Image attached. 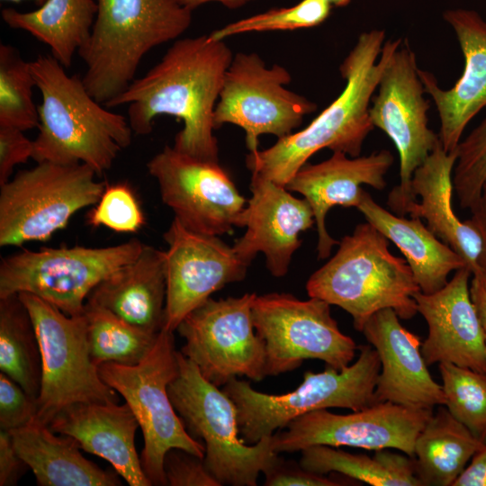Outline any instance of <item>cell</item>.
<instances>
[{
	"label": "cell",
	"mask_w": 486,
	"mask_h": 486,
	"mask_svg": "<svg viewBox=\"0 0 486 486\" xmlns=\"http://www.w3.org/2000/svg\"><path fill=\"white\" fill-rule=\"evenodd\" d=\"M232 58L224 40L209 34L176 39L158 63L104 106L127 105V119L135 135L149 134L158 115H172L184 122L173 148L204 161L219 162L213 114Z\"/></svg>",
	"instance_id": "obj_1"
},
{
	"label": "cell",
	"mask_w": 486,
	"mask_h": 486,
	"mask_svg": "<svg viewBox=\"0 0 486 486\" xmlns=\"http://www.w3.org/2000/svg\"><path fill=\"white\" fill-rule=\"evenodd\" d=\"M384 32L360 34L340 65L346 86L339 96L307 127L278 140L268 148L249 152L246 165L251 173L285 186L309 158L323 148L352 158L361 153L363 143L374 128L370 102L383 68L401 40H387Z\"/></svg>",
	"instance_id": "obj_2"
},
{
	"label": "cell",
	"mask_w": 486,
	"mask_h": 486,
	"mask_svg": "<svg viewBox=\"0 0 486 486\" xmlns=\"http://www.w3.org/2000/svg\"><path fill=\"white\" fill-rule=\"evenodd\" d=\"M31 70L42 102L39 133L33 140L37 163H83L97 176L109 170L132 141L128 119L107 110L85 87L82 76H68L51 55H39Z\"/></svg>",
	"instance_id": "obj_3"
},
{
	"label": "cell",
	"mask_w": 486,
	"mask_h": 486,
	"mask_svg": "<svg viewBox=\"0 0 486 486\" xmlns=\"http://www.w3.org/2000/svg\"><path fill=\"white\" fill-rule=\"evenodd\" d=\"M91 34L78 55L86 64L82 81L100 104L124 92L144 56L176 40L191 25L192 11L176 0H96Z\"/></svg>",
	"instance_id": "obj_4"
},
{
	"label": "cell",
	"mask_w": 486,
	"mask_h": 486,
	"mask_svg": "<svg viewBox=\"0 0 486 486\" xmlns=\"http://www.w3.org/2000/svg\"><path fill=\"white\" fill-rule=\"evenodd\" d=\"M306 291L345 310L362 332L368 319L383 309L402 320L413 318V295L420 288L407 261L394 256L388 238L366 221L341 239L337 253L310 276Z\"/></svg>",
	"instance_id": "obj_5"
},
{
	"label": "cell",
	"mask_w": 486,
	"mask_h": 486,
	"mask_svg": "<svg viewBox=\"0 0 486 486\" xmlns=\"http://www.w3.org/2000/svg\"><path fill=\"white\" fill-rule=\"evenodd\" d=\"M358 350L354 364L342 370L327 366L320 373L307 371L302 382L284 394L263 393L246 381L231 379L222 391L237 407L243 441L256 444L314 410L343 408L358 411L375 404L374 394L381 370L379 355L370 345H362Z\"/></svg>",
	"instance_id": "obj_6"
},
{
	"label": "cell",
	"mask_w": 486,
	"mask_h": 486,
	"mask_svg": "<svg viewBox=\"0 0 486 486\" xmlns=\"http://www.w3.org/2000/svg\"><path fill=\"white\" fill-rule=\"evenodd\" d=\"M178 363L168 395L188 434L203 444L206 469L220 486H256L259 474L279 454L273 449L272 436L246 444L239 437L234 401L180 351Z\"/></svg>",
	"instance_id": "obj_7"
},
{
	"label": "cell",
	"mask_w": 486,
	"mask_h": 486,
	"mask_svg": "<svg viewBox=\"0 0 486 486\" xmlns=\"http://www.w3.org/2000/svg\"><path fill=\"white\" fill-rule=\"evenodd\" d=\"M97 369L102 380L124 398L140 424L144 438L140 464L152 485H166L163 463L169 449L204 457L203 444L188 434L168 395L179 369L173 331L162 328L140 363H104Z\"/></svg>",
	"instance_id": "obj_8"
},
{
	"label": "cell",
	"mask_w": 486,
	"mask_h": 486,
	"mask_svg": "<svg viewBox=\"0 0 486 486\" xmlns=\"http://www.w3.org/2000/svg\"><path fill=\"white\" fill-rule=\"evenodd\" d=\"M89 166L40 162L0 185V246L49 240L78 211L95 205L106 184Z\"/></svg>",
	"instance_id": "obj_9"
},
{
	"label": "cell",
	"mask_w": 486,
	"mask_h": 486,
	"mask_svg": "<svg viewBox=\"0 0 486 486\" xmlns=\"http://www.w3.org/2000/svg\"><path fill=\"white\" fill-rule=\"evenodd\" d=\"M145 244L131 238L102 248L83 246L23 249L0 262V298L33 294L68 316L84 312L90 292L133 261Z\"/></svg>",
	"instance_id": "obj_10"
},
{
	"label": "cell",
	"mask_w": 486,
	"mask_h": 486,
	"mask_svg": "<svg viewBox=\"0 0 486 486\" xmlns=\"http://www.w3.org/2000/svg\"><path fill=\"white\" fill-rule=\"evenodd\" d=\"M18 294L31 315L41 355L36 418L49 425L73 403L118 402L116 391L102 380L91 358L84 312L68 316L33 294Z\"/></svg>",
	"instance_id": "obj_11"
},
{
	"label": "cell",
	"mask_w": 486,
	"mask_h": 486,
	"mask_svg": "<svg viewBox=\"0 0 486 486\" xmlns=\"http://www.w3.org/2000/svg\"><path fill=\"white\" fill-rule=\"evenodd\" d=\"M252 316L265 343L266 376L292 371L308 359L342 370L358 349L339 329L330 304L319 298L302 301L285 292L256 295Z\"/></svg>",
	"instance_id": "obj_12"
},
{
	"label": "cell",
	"mask_w": 486,
	"mask_h": 486,
	"mask_svg": "<svg viewBox=\"0 0 486 486\" xmlns=\"http://www.w3.org/2000/svg\"><path fill=\"white\" fill-rule=\"evenodd\" d=\"M256 295L210 297L176 329L185 340L180 352L218 387L238 376L256 382L266 376L265 343L256 331L252 316Z\"/></svg>",
	"instance_id": "obj_13"
},
{
	"label": "cell",
	"mask_w": 486,
	"mask_h": 486,
	"mask_svg": "<svg viewBox=\"0 0 486 486\" xmlns=\"http://www.w3.org/2000/svg\"><path fill=\"white\" fill-rule=\"evenodd\" d=\"M291 80L284 67L268 68L257 53H237L226 71L214 110L215 129L225 123L243 129L249 152L258 149L263 134L278 139L292 134L317 105L285 88Z\"/></svg>",
	"instance_id": "obj_14"
},
{
	"label": "cell",
	"mask_w": 486,
	"mask_h": 486,
	"mask_svg": "<svg viewBox=\"0 0 486 486\" xmlns=\"http://www.w3.org/2000/svg\"><path fill=\"white\" fill-rule=\"evenodd\" d=\"M415 53L402 42L383 68L369 113L372 124L392 140L400 156V183L387 203L397 214H407L416 202L411 188L414 171L440 141L428 126V103L418 73Z\"/></svg>",
	"instance_id": "obj_15"
},
{
	"label": "cell",
	"mask_w": 486,
	"mask_h": 486,
	"mask_svg": "<svg viewBox=\"0 0 486 486\" xmlns=\"http://www.w3.org/2000/svg\"><path fill=\"white\" fill-rule=\"evenodd\" d=\"M433 409H412L392 402H378L350 414L328 409L309 412L272 435L276 454L294 453L323 445L367 450L397 449L414 456L415 441Z\"/></svg>",
	"instance_id": "obj_16"
},
{
	"label": "cell",
	"mask_w": 486,
	"mask_h": 486,
	"mask_svg": "<svg viewBox=\"0 0 486 486\" xmlns=\"http://www.w3.org/2000/svg\"><path fill=\"white\" fill-rule=\"evenodd\" d=\"M162 202L186 229L232 234L247 202L219 162L204 161L166 146L148 163Z\"/></svg>",
	"instance_id": "obj_17"
},
{
	"label": "cell",
	"mask_w": 486,
	"mask_h": 486,
	"mask_svg": "<svg viewBox=\"0 0 486 486\" xmlns=\"http://www.w3.org/2000/svg\"><path fill=\"white\" fill-rule=\"evenodd\" d=\"M163 238L167 245L163 328L174 332L213 292L242 281L248 266L219 236L192 231L176 218Z\"/></svg>",
	"instance_id": "obj_18"
},
{
	"label": "cell",
	"mask_w": 486,
	"mask_h": 486,
	"mask_svg": "<svg viewBox=\"0 0 486 486\" xmlns=\"http://www.w3.org/2000/svg\"><path fill=\"white\" fill-rule=\"evenodd\" d=\"M251 175V197L238 224L246 231L232 248L248 266L258 253L264 254L270 274L282 277L302 244L300 234L315 223L313 212L306 199L293 196L285 186Z\"/></svg>",
	"instance_id": "obj_19"
},
{
	"label": "cell",
	"mask_w": 486,
	"mask_h": 486,
	"mask_svg": "<svg viewBox=\"0 0 486 486\" xmlns=\"http://www.w3.org/2000/svg\"><path fill=\"white\" fill-rule=\"evenodd\" d=\"M471 274L464 266L440 290L413 295L428 327L421 345L428 365L450 363L486 374V339L470 295Z\"/></svg>",
	"instance_id": "obj_20"
},
{
	"label": "cell",
	"mask_w": 486,
	"mask_h": 486,
	"mask_svg": "<svg viewBox=\"0 0 486 486\" xmlns=\"http://www.w3.org/2000/svg\"><path fill=\"white\" fill-rule=\"evenodd\" d=\"M399 319L392 309H383L373 314L362 330L381 362L374 402L412 409L446 405L443 387L432 378L422 356L419 337Z\"/></svg>",
	"instance_id": "obj_21"
},
{
	"label": "cell",
	"mask_w": 486,
	"mask_h": 486,
	"mask_svg": "<svg viewBox=\"0 0 486 486\" xmlns=\"http://www.w3.org/2000/svg\"><path fill=\"white\" fill-rule=\"evenodd\" d=\"M392 163V154L385 149L352 158L337 151L320 163H306L288 182L286 189L303 195L312 209L319 259L327 258L333 246L339 244L327 230L328 212L337 205L357 208L364 192V184L383 189L384 176Z\"/></svg>",
	"instance_id": "obj_22"
},
{
	"label": "cell",
	"mask_w": 486,
	"mask_h": 486,
	"mask_svg": "<svg viewBox=\"0 0 486 486\" xmlns=\"http://www.w3.org/2000/svg\"><path fill=\"white\" fill-rule=\"evenodd\" d=\"M444 18L454 30L463 51V75L452 88L444 90L431 73L419 68L418 73L436 106L442 146L451 152L469 122L486 106V22L476 12L464 9L446 11Z\"/></svg>",
	"instance_id": "obj_23"
},
{
	"label": "cell",
	"mask_w": 486,
	"mask_h": 486,
	"mask_svg": "<svg viewBox=\"0 0 486 486\" xmlns=\"http://www.w3.org/2000/svg\"><path fill=\"white\" fill-rule=\"evenodd\" d=\"M49 427L73 437L80 449L109 462L129 485H152L135 446L140 424L126 402L73 403L61 409Z\"/></svg>",
	"instance_id": "obj_24"
},
{
	"label": "cell",
	"mask_w": 486,
	"mask_h": 486,
	"mask_svg": "<svg viewBox=\"0 0 486 486\" xmlns=\"http://www.w3.org/2000/svg\"><path fill=\"white\" fill-rule=\"evenodd\" d=\"M456 160L457 149L446 152L439 141L413 173L411 188L420 202H412L407 213L424 219L427 227L461 256L472 274L484 268L483 247L472 220L463 221L453 211V171Z\"/></svg>",
	"instance_id": "obj_25"
},
{
	"label": "cell",
	"mask_w": 486,
	"mask_h": 486,
	"mask_svg": "<svg viewBox=\"0 0 486 486\" xmlns=\"http://www.w3.org/2000/svg\"><path fill=\"white\" fill-rule=\"evenodd\" d=\"M166 299L165 251L145 244L137 258L99 283L86 302L143 331L158 334L164 325Z\"/></svg>",
	"instance_id": "obj_26"
},
{
	"label": "cell",
	"mask_w": 486,
	"mask_h": 486,
	"mask_svg": "<svg viewBox=\"0 0 486 486\" xmlns=\"http://www.w3.org/2000/svg\"><path fill=\"white\" fill-rule=\"evenodd\" d=\"M14 446L32 471L40 486H117L120 475L104 471L86 459L77 442L57 436L37 418L9 431Z\"/></svg>",
	"instance_id": "obj_27"
},
{
	"label": "cell",
	"mask_w": 486,
	"mask_h": 486,
	"mask_svg": "<svg viewBox=\"0 0 486 486\" xmlns=\"http://www.w3.org/2000/svg\"><path fill=\"white\" fill-rule=\"evenodd\" d=\"M357 209L367 222L400 250L423 293L440 290L451 272L466 266L461 256L441 241L420 218L394 215L365 191Z\"/></svg>",
	"instance_id": "obj_28"
},
{
	"label": "cell",
	"mask_w": 486,
	"mask_h": 486,
	"mask_svg": "<svg viewBox=\"0 0 486 486\" xmlns=\"http://www.w3.org/2000/svg\"><path fill=\"white\" fill-rule=\"evenodd\" d=\"M97 9L94 0H47L36 10L4 8L1 15L9 27L25 31L48 45L51 56L68 68L90 37Z\"/></svg>",
	"instance_id": "obj_29"
},
{
	"label": "cell",
	"mask_w": 486,
	"mask_h": 486,
	"mask_svg": "<svg viewBox=\"0 0 486 486\" xmlns=\"http://www.w3.org/2000/svg\"><path fill=\"white\" fill-rule=\"evenodd\" d=\"M485 446L441 407L415 441V474L422 486H453L467 463Z\"/></svg>",
	"instance_id": "obj_30"
},
{
	"label": "cell",
	"mask_w": 486,
	"mask_h": 486,
	"mask_svg": "<svg viewBox=\"0 0 486 486\" xmlns=\"http://www.w3.org/2000/svg\"><path fill=\"white\" fill-rule=\"evenodd\" d=\"M301 453L300 464L317 474L338 472L373 486H422L415 474L413 458L388 449L375 450L369 456L317 445Z\"/></svg>",
	"instance_id": "obj_31"
},
{
	"label": "cell",
	"mask_w": 486,
	"mask_h": 486,
	"mask_svg": "<svg viewBox=\"0 0 486 486\" xmlns=\"http://www.w3.org/2000/svg\"><path fill=\"white\" fill-rule=\"evenodd\" d=\"M0 370L37 400L41 355L31 315L18 293L0 298Z\"/></svg>",
	"instance_id": "obj_32"
},
{
	"label": "cell",
	"mask_w": 486,
	"mask_h": 486,
	"mask_svg": "<svg viewBox=\"0 0 486 486\" xmlns=\"http://www.w3.org/2000/svg\"><path fill=\"white\" fill-rule=\"evenodd\" d=\"M84 314L90 356L96 366L104 363L129 365L140 363L159 334L143 331L111 311L86 302Z\"/></svg>",
	"instance_id": "obj_33"
},
{
	"label": "cell",
	"mask_w": 486,
	"mask_h": 486,
	"mask_svg": "<svg viewBox=\"0 0 486 486\" xmlns=\"http://www.w3.org/2000/svg\"><path fill=\"white\" fill-rule=\"evenodd\" d=\"M36 86L31 62L19 50L0 44V126L28 130L39 126L38 106L32 96Z\"/></svg>",
	"instance_id": "obj_34"
},
{
	"label": "cell",
	"mask_w": 486,
	"mask_h": 486,
	"mask_svg": "<svg viewBox=\"0 0 486 486\" xmlns=\"http://www.w3.org/2000/svg\"><path fill=\"white\" fill-rule=\"evenodd\" d=\"M448 411L486 445V374L450 363L439 364Z\"/></svg>",
	"instance_id": "obj_35"
},
{
	"label": "cell",
	"mask_w": 486,
	"mask_h": 486,
	"mask_svg": "<svg viewBox=\"0 0 486 486\" xmlns=\"http://www.w3.org/2000/svg\"><path fill=\"white\" fill-rule=\"evenodd\" d=\"M331 4L326 0H302L291 7L266 12L229 23L209 35L214 40L247 33L291 31L310 28L322 23L329 15Z\"/></svg>",
	"instance_id": "obj_36"
},
{
	"label": "cell",
	"mask_w": 486,
	"mask_h": 486,
	"mask_svg": "<svg viewBox=\"0 0 486 486\" xmlns=\"http://www.w3.org/2000/svg\"><path fill=\"white\" fill-rule=\"evenodd\" d=\"M453 185L463 209L478 201L486 182V118L457 148Z\"/></svg>",
	"instance_id": "obj_37"
},
{
	"label": "cell",
	"mask_w": 486,
	"mask_h": 486,
	"mask_svg": "<svg viewBox=\"0 0 486 486\" xmlns=\"http://www.w3.org/2000/svg\"><path fill=\"white\" fill-rule=\"evenodd\" d=\"M92 227H105L116 232L135 233L145 224V216L132 189L127 184H106L87 215Z\"/></svg>",
	"instance_id": "obj_38"
},
{
	"label": "cell",
	"mask_w": 486,
	"mask_h": 486,
	"mask_svg": "<svg viewBox=\"0 0 486 486\" xmlns=\"http://www.w3.org/2000/svg\"><path fill=\"white\" fill-rule=\"evenodd\" d=\"M37 418V400L17 382L0 373V428L11 431L26 426Z\"/></svg>",
	"instance_id": "obj_39"
},
{
	"label": "cell",
	"mask_w": 486,
	"mask_h": 486,
	"mask_svg": "<svg viewBox=\"0 0 486 486\" xmlns=\"http://www.w3.org/2000/svg\"><path fill=\"white\" fill-rule=\"evenodd\" d=\"M163 468L169 486H220L206 469L202 457L182 448L166 453Z\"/></svg>",
	"instance_id": "obj_40"
},
{
	"label": "cell",
	"mask_w": 486,
	"mask_h": 486,
	"mask_svg": "<svg viewBox=\"0 0 486 486\" xmlns=\"http://www.w3.org/2000/svg\"><path fill=\"white\" fill-rule=\"evenodd\" d=\"M266 486H339L350 485L344 481L305 470L294 460H285L279 454L263 472Z\"/></svg>",
	"instance_id": "obj_41"
},
{
	"label": "cell",
	"mask_w": 486,
	"mask_h": 486,
	"mask_svg": "<svg viewBox=\"0 0 486 486\" xmlns=\"http://www.w3.org/2000/svg\"><path fill=\"white\" fill-rule=\"evenodd\" d=\"M23 130L0 126V185L11 179L17 165L26 163L33 155V140Z\"/></svg>",
	"instance_id": "obj_42"
},
{
	"label": "cell",
	"mask_w": 486,
	"mask_h": 486,
	"mask_svg": "<svg viewBox=\"0 0 486 486\" xmlns=\"http://www.w3.org/2000/svg\"><path fill=\"white\" fill-rule=\"evenodd\" d=\"M29 468L17 454L9 431H0V486L16 485Z\"/></svg>",
	"instance_id": "obj_43"
},
{
	"label": "cell",
	"mask_w": 486,
	"mask_h": 486,
	"mask_svg": "<svg viewBox=\"0 0 486 486\" xmlns=\"http://www.w3.org/2000/svg\"><path fill=\"white\" fill-rule=\"evenodd\" d=\"M453 486H486V446L472 457Z\"/></svg>",
	"instance_id": "obj_44"
},
{
	"label": "cell",
	"mask_w": 486,
	"mask_h": 486,
	"mask_svg": "<svg viewBox=\"0 0 486 486\" xmlns=\"http://www.w3.org/2000/svg\"><path fill=\"white\" fill-rule=\"evenodd\" d=\"M470 295L486 339V269L472 272Z\"/></svg>",
	"instance_id": "obj_45"
},
{
	"label": "cell",
	"mask_w": 486,
	"mask_h": 486,
	"mask_svg": "<svg viewBox=\"0 0 486 486\" xmlns=\"http://www.w3.org/2000/svg\"><path fill=\"white\" fill-rule=\"evenodd\" d=\"M471 220L478 230L483 247V267L486 269V182L484 183L481 195L475 204L470 209Z\"/></svg>",
	"instance_id": "obj_46"
},
{
	"label": "cell",
	"mask_w": 486,
	"mask_h": 486,
	"mask_svg": "<svg viewBox=\"0 0 486 486\" xmlns=\"http://www.w3.org/2000/svg\"><path fill=\"white\" fill-rule=\"evenodd\" d=\"M182 6L194 11L195 8L199 7L202 4L210 3V2H218L222 4L228 8L234 9L240 7L250 2L252 0H176Z\"/></svg>",
	"instance_id": "obj_47"
},
{
	"label": "cell",
	"mask_w": 486,
	"mask_h": 486,
	"mask_svg": "<svg viewBox=\"0 0 486 486\" xmlns=\"http://www.w3.org/2000/svg\"><path fill=\"white\" fill-rule=\"evenodd\" d=\"M331 5L345 6L349 4L351 0H326Z\"/></svg>",
	"instance_id": "obj_48"
},
{
	"label": "cell",
	"mask_w": 486,
	"mask_h": 486,
	"mask_svg": "<svg viewBox=\"0 0 486 486\" xmlns=\"http://www.w3.org/2000/svg\"><path fill=\"white\" fill-rule=\"evenodd\" d=\"M2 1H8L13 3H20L22 0H2ZM37 5H42L47 0H32Z\"/></svg>",
	"instance_id": "obj_49"
}]
</instances>
